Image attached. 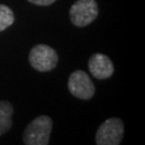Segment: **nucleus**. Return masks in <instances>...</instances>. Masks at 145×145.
<instances>
[{
    "label": "nucleus",
    "mask_w": 145,
    "mask_h": 145,
    "mask_svg": "<svg viewBox=\"0 0 145 145\" xmlns=\"http://www.w3.org/2000/svg\"><path fill=\"white\" fill-rule=\"evenodd\" d=\"M53 128V120L47 115H41L28 124L23 135L26 145H47Z\"/></svg>",
    "instance_id": "1"
},
{
    "label": "nucleus",
    "mask_w": 145,
    "mask_h": 145,
    "mask_svg": "<svg viewBox=\"0 0 145 145\" xmlns=\"http://www.w3.org/2000/svg\"><path fill=\"white\" fill-rule=\"evenodd\" d=\"M69 13L70 21L74 26L85 27L98 17V3L96 0H76Z\"/></svg>",
    "instance_id": "4"
},
{
    "label": "nucleus",
    "mask_w": 145,
    "mask_h": 145,
    "mask_svg": "<svg viewBox=\"0 0 145 145\" xmlns=\"http://www.w3.org/2000/svg\"><path fill=\"white\" fill-rule=\"evenodd\" d=\"M124 121L117 117L104 120L96 132L97 145H118L124 138Z\"/></svg>",
    "instance_id": "3"
},
{
    "label": "nucleus",
    "mask_w": 145,
    "mask_h": 145,
    "mask_svg": "<svg viewBox=\"0 0 145 145\" xmlns=\"http://www.w3.org/2000/svg\"><path fill=\"white\" fill-rule=\"evenodd\" d=\"M68 89L75 98L89 100L93 97L96 88L89 75L83 70H75L69 76Z\"/></svg>",
    "instance_id": "5"
},
{
    "label": "nucleus",
    "mask_w": 145,
    "mask_h": 145,
    "mask_svg": "<svg viewBox=\"0 0 145 145\" xmlns=\"http://www.w3.org/2000/svg\"><path fill=\"white\" fill-rule=\"evenodd\" d=\"M31 67L39 72H48L55 69L58 62L56 51L46 44H37L28 55Z\"/></svg>",
    "instance_id": "2"
},
{
    "label": "nucleus",
    "mask_w": 145,
    "mask_h": 145,
    "mask_svg": "<svg viewBox=\"0 0 145 145\" xmlns=\"http://www.w3.org/2000/svg\"><path fill=\"white\" fill-rule=\"evenodd\" d=\"M14 13L10 7L0 5V31L5 30L7 28L13 25L14 23Z\"/></svg>",
    "instance_id": "8"
},
{
    "label": "nucleus",
    "mask_w": 145,
    "mask_h": 145,
    "mask_svg": "<svg viewBox=\"0 0 145 145\" xmlns=\"http://www.w3.org/2000/svg\"><path fill=\"white\" fill-rule=\"evenodd\" d=\"M88 69L95 78L106 80L111 78L114 73V65L109 56L96 53L88 60Z\"/></svg>",
    "instance_id": "6"
},
{
    "label": "nucleus",
    "mask_w": 145,
    "mask_h": 145,
    "mask_svg": "<svg viewBox=\"0 0 145 145\" xmlns=\"http://www.w3.org/2000/svg\"><path fill=\"white\" fill-rule=\"evenodd\" d=\"M13 112V106L9 101H0V137L11 129Z\"/></svg>",
    "instance_id": "7"
},
{
    "label": "nucleus",
    "mask_w": 145,
    "mask_h": 145,
    "mask_svg": "<svg viewBox=\"0 0 145 145\" xmlns=\"http://www.w3.org/2000/svg\"><path fill=\"white\" fill-rule=\"evenodd\" d=\"M30 3L36 5H43V7H46V5H53L56 0H28Z\"/></svg>",
    "instance_id": "9"
}]
</instances>
